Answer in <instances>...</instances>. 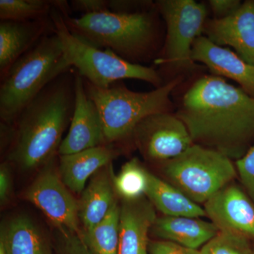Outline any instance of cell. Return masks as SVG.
<instances>
[{
  "label": "cell",
  "instance_id": "1",
  "mask_svg": "<svg viewBox=\"0 0 254 254\" xmlns=\"http://www.w3.org/2000/svg\"><path fill=\"white\" fill-rule=\"evenodd\" d=\"M177 116L195 144L240 159L254 142V97L214 75L198 78L182 97Z\"/></svg>",
  "mask_w": 254,
  "mask_h": 254
},
{
  "label": "cell",
  "instance_id": "2",
  "mask_svg": "<svg viewBox=\"0 0 254 254\" xmlns=\"http://www.w3.org/2000/svg\"><path fill=\"white\" fill-rule=\"evenodd\" d=\"M75 76L73 67L60 74L19 114L13 123L14 137L6 153L11 165L33 171L58 156L74 110Z\"/></svg>",
  "mask_w": 254,
  "mask_h": 254
},
{
  "label": "cell",
  "instance_id": "3",
  "mask_svg": "<svg viewBox=\"0 0 254 254\" xmlns=\"http://www.w3.org/2000/svg\"><path fill=\"white\" fill-rule=\"evenodd\" d=\"M159 14L155 6L154 9L136 14L105 11L78 18L63 16L68 29L78 38L139 64L156 60L161 52L163 31Z\"/></svg>",
  "mask_w": 254,
  "mask_h": 254
},
{
  "label": "cell",
  "instance_id": "4",
  "mask_svg": "<svg viewBox=\"0 0 254 254\" xmlns=\"http://www.w3.org/2000/svg\"><path fill=\"white\" fill-rule=\"evenodd\" d=\"M83 80L87 95L99 111L105 143L117 146L131 141L135 128L143 119L155 113L172 112L170 97L182 81V76L149 92L132 91L122 81L102 88Z\"/></svg>",
  "mask_w": 254,
  "mask_h": 254
},
{
  "label": "cell",
  "instance_id": "5",
  "mask_svg": "<svg viewBox=\"0 0 254 254\" xmlns=\"http://www.w3.org/2000/svg\"><path fill=\"white\" fill-rule=\"evenodd\" d=\"M70 68L58 35L54 32L43 36L1 80V122L14 123L45 87Z\"/></svg>",
  "mask_w": 254,
  "mask_h": 254
},
{
  "label": "cell",
  "instance_id": "6",
  "mask_svg": "<svg viewBox=\"0 0 254 254\" xmlns=\"http://www.w3.org/2000/svg\"><path fill=\"white\" fill-rule=\"evenodd\" d=\"M50 18L68 65L93 86L108 88L123 79L141 80L156 88L165 84L154 68L129 63L112 50L100 49L73 35L68 29L61 12L55 7Z\"/></svg>",
  "mask_w": 254,
  "mask_h": 254
},
{
  "label": "cell",
  "instance_id": "7",
  "mask_svg": "<svg viewBox=\"0 0 254 254\" xmlns=\"http://www.w3.org/2000/svg\"><path fill=\"white\" fill-rule=\"evenodd\" d=\"M157 166L165 181L199 205H204L237 175L231 159L197 144L176 158Z\"/></svg>",
  "mask_w": 254,
  "mask_h": 254
},
{
  "label": "cell",
  "instance_id": "8",
  "mask_svg": "<svg viewBox=\"0 0 254 254\" xmlns=\"http://www.w3.org/2000/svg\"><path fill=\"white\" fill-rule=\"evenodd\" d=\"M155 6L167 32L163 48L154 63L181 76L195 68L192 48L204 31L208 11L204 4L193 0H160L155 1Z\"/></svg>",
  "mask_w": 254,
  "mask_h": 254
},
{
  "label": "cell",
  "instance_id": "9",
  "mask_svg": "<svg viewBox=\"0 0 254 254\" xmlns=\"http://www.w3.org/2000/svg\"><path fill=\"white\" fill-rule=\"evenodd\" d=\"M131 141L145 160L156 165L176 158L195 144L186 125L172 112L143 119Z\"/></svg>",
  "mask_w": 254,
  "mask_h": 254
},
{
  "label": "cell",
  "instance_id": "10",
  "mask_svg": "<svg viewBox=\"0 0 254 254\" xmlns=\"http://www.w3.org/2000/svg\"><path fill=\"white\" fill-rule=\"evenodd\" d=\"M53 161L41 169L26 190L25 198L39 208L58 230L81 231L78 201L53 168Z\"/></svg>",
  "mask_w": 254,
  "mask_h": 254
},
{
  "label": "cell",
  "instance_id": "11",
  "mask_svg": "<svg viewBox=\"0 0 254 254\" xmlns=\"http://www.w3.org/2000/svg\"><path fill=\"white\" fill-rule=\"evenodd\" d=\"M103 124L98 108L87 95L84 80L76 71L75 106L69 128L60 145L58 155L105 145Z\"/></svg>",
  "mask_w": 254,
  "mask_h": 254
},
{
  "label": "cell",
  "instance_id": "12",
  "mask_svg": "<svg viewBox=\"0 0 254 254\" xmlns=\"http://www.w3.org/2000/svg\"><path fill=\"white\" fill-rule=\"evenodd\" d=\"M203 205L207 217L220 231L254 241V202L236 184H229Z\"/></svg>",
  "mask_w": 254,
  "mask_h": 254
},
{
  "label": "cell",
  "instance_id": "13",
  "mask_svg": "<svg viewBox=\"0 0 254 254\" xmlns=\"http://www.w3.org/2000/svg\"><path fill=\"white\" fill-rule=\"evenodd\" d=\"M203 32L215 44L231 47L241 58L254 66V0L242 3L227 17L207 20Z\"/></svg>",
  "mask_w": 254,
  "mask_h": 254
},
{
  "label": "cell",
  "instance_id": "14",
  "mask_svg": "<svg viewBox=\"0 0 254 254\" xmlns=\"http://www.w3.org/2000/svg\"><path fill=\"white\" fill-rule=\"evenodd\" d=\"M191 58L194 63L205 64L214 76H224L237 82L242 90L254 97V66L237 53L201 36L193 43Z\"/></svg>",
  "mask_w": 254,
  "mask_h": 254
},
{
  "label": "cell",
  "instance_id": "15",
  "mask_svg": "<svg viewBox=\"0 0 254 254\" xmlns=\"http://www.w3.org/2000/svg\"><path fill=\"white\" fill-rule=\"evenodd\" d=\"M157 218L146 196L121 200L118 254H150V230Z\"/></svg>",
  "mask_w": 254,
  "mask_h": 254
},
{
  "label": "cell",
  "instance_id": "16",
  "mask_svg": "<svg viewBox=\"0 0 254 254\" xmlns=\"http://www.w3.org/2000/svg\"><path fill=\"white\" fill-rule=\"evenodd\" d=\"M51 18L0 22V81L13 64L47 34L54 33Z\"/></svg>",
  "mask_w": 254,
  "mask_h": 254
},
{
  "label": "cell",
  "instance_id": "17",
  "mask_svg": "<svg viewBox=\"0 0 254 254\" xmlns=\"http://www.w3.org/2000/svg\"><path fill=\"white\" fill-rule=\"evenodd\" d=\"M119 154L118 146L105 144L73 154L58 155V173L72 193H81L90 179Z\"/></svg>",
  "mask_w": 254,
  "mask_h": 254
},
{
  "label": "cell",
  "instance_id": "18",
  "mask_svg": "<svg viewBox=\"0 0 254 254\" xmlns=\"http://www.w3.org/2000/svg\"><path fill=\"white\" fill-rule=\"evenodd\" d=\"M112 163L98 170L90 179L78 200V218L87 231L105 218L118 200L113 185Z\"/></svg>",
  "mask_w": 254,
  "mask_h": 254
},
{
  "label": "cell",
  "instance_id": "19",
  "mask_svg": "<svg viewBox=\"0 0 254 254\" xmlns=\"http://www.w3.org/2000/svg\"><path fill=\"white\" fill-rule=\"evenodd\" d=\"M220 230L211 221L185 216L157 217L150 235L159 240L174 242L193 250H199L216 236Z\"/></svg>",
  "mask_w": 254,
  "mask_h": 254
},
{
  "label": "cell",
  "instance_id": "20",
  "mask_svg": "<svg viewBox=\"0 0 254 254\" xmlns=\"http://www.w3.org/2000/svg\"><path fill=\"white\" fill-rule=\"evenodd\" d=\"M0 242L7 254H54V245L33 220L23 215L3 225Z\"/></svg>",
  "mask_w": 254,
  "mask_h": 254
},
{
  "label": "cell",
  "instance_id": "21",
  "mask_svg": "<svg viewBox=\"0 0 254 254\" xmlns=\"http://www.w3.org/2000/svg\"><path fill=\"white\" fill-rule=\"evenodd\" d=\"M145 196L155 209L167 216L207 217L204 208L177 187L148 171Z\"/></svg>",
  "mask_w": 254,
  "mask_h": 254
},
{
  "label": "cell",
  "instance_id": "22",
  "mask_svg": "<svg viewBox=\"0 0 254 254\" xmlns=\"http://www.w3.org/2000/svg\"><path fill=\"white\" fill-rule=\"evenodd\" d=\"M120 217V204L117 200L102 221L87 231L83 230L92 254H118Z\"/></svg>",
  "mask_w": 254,
  "mask_h": 254
},
{
  "label": "cell",
  "instance_id": "23",
  "mask_svg": "<svg viewBox=\"0 0 254 254\" xmlns=\"http://www.w3.org/2000/svg\"><path fill=\"white\" fill-rule=\"evenodd\" d=\"M148 170L137 158H132L122 167L118 175L114 174L115 193L121 200L138 199L145 196L148 187Z\"/></svg>",
  "mask_w": 254,
  "mask_h": 254
},
{
  "label": "cell",
  "instance_id": "24",
  "mask_svg": "<svg viewBox=\"0 0 254 254\" xmlns=\"http://www.w3.org/2000/svg\"><path fill=\"white\" fill-rule=\"evenodd\" d=\"M55 0H0L1 21H31L50 17Z\"/></svg>",
  "mask_w": 254,
  "mask_h": 254
},
{
  "label": "cell",
  "instance_id": "25",
  "mask_svg": "<svg viewBox=\"0 0 254 254\" xmlns=\"http://www.w3.org/2000/svg\"><path fill=\"white\" fill-rule=\"evenodd\" d=\"M252 242L237 234L219 231L200 252L201 254H254Z\"/></svg>",
  "mask_w": 254,
  "mask_h": 254
},
{
  "label": "cell",
  "instance_id": "26",
  "mask_svg": "<svg viewBox=\"0 0 254 254\" xmlns=\"http://www.w3.org/2000/svg\"><path fill=\"white\" fill-rule=\"evenodd\" d=\"M54 254H92L83 237V230L73 232L58 230Z\"/></svg>",
  "mask_w": 254,
  "mask_h": 254
},
{
  "label": "cell",
  "instance_id": "27",
  "mask_svg": "<svg viewBox=\"0 0 254 254\" xmlns=\"http://www.w3.org/2000/svg\"><path fill=\"white\" fill-rule=\"evenodd\" d=\"M235 167L242 185L254 202V145L237 160Z\"/></svg>",
  "mask_w": 254,
  "mask_h": 254
},
{
  "label": "cell",
  "instance_id": "28",
  "mask_svg": "<svg viewBox=\"0 0 254 254\" xmlns=\"http://www.w3.org/2000/svg\"><path fill=\"white\" fill-rule=\"evenodd\" d=\"M108 8L110 12L116 14H136L154 9L155 2L134 0H108Z\"/></svg>",
  "mask_w": 254,
  "mask_h": 254
},
{
  "label": "cell",
  "instance_id": "29",
  "mask_svg": "<svg viewBox=\"0 0 254 254\" xmlns=\"http://www.w3.org/2000/svg\"><path fill=\"white\" fill-rule=\"evenodd\" d=\"M148 250L150 254H201L200 250L164 240L150 241Z\"/></svg>",
  "mask_w": 254,
  "mask_h": 254
},
{
  "label": "cell",
  "instance_id": "30",
  "mask_svg": "<svg viewBox=\"0 0 254 254\" xmlns=\"http://www.w3.org/2000/svg\"><path fill=\"white\" fill-rule=\"evenodd\" d=\"M69 4L72 11L83 15L109 11L108 0H72Z\"/></svg>",
  "mask_w": 254,
  "mask_h": 254
},
{
  "label": "cell",
  "instance_id": "31",
  "mask_svg": "<svg viewBox=\"0 0 254 254\" xmlns=\"http://www.w3.org/2000/svg\"><path fill=\"white\" fill-rule=\"evenodd\" d=\"M11 173V164L8 161L1 163L0 166V202L1 205L8 202L12 192Z\"/></svg>",
  "mask_w": 254,
  "mask_h": 254
},
{
  "label": "cell",
  "instance_id": "32",
  "mask_svg": "<svg viewBox=\"0 0 254 254\" xmlns=\"http://www.w3.org/2000/svg\"><path fill=\"white\" fill-rule=\"evenodd\" d=\"M242 3L239 0H210V9L215 18H223L230 16L240 7Z\"/></svg>",
  "mask_w": 254,
  "mask_h": 254
}]
</instances>
